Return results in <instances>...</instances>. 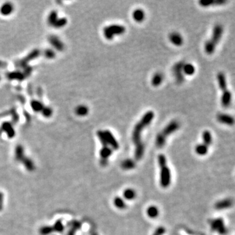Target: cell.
Instances as JSON below:
<instances>
[{
	"instance_id": "cell-1",
	"label": "cell",
	"mask_w": 235,
	"mask_h": 235,
	"mask_svg": "<svg viewBox=\"0 0 235 235\" xmlns=\"http://www.w3.org/2000/svg\"><path fill=\"white\" fill-rule=\"evenodd\" d=\"M154 113L152 111H148L146 112L142 119L137 123L133 131V141L135 147H138L144 145L141 141V133L146 126H148L154 119Z\"/></svg>"
},
{
	"instance_id": "cell-2",
	"label": "cell",
	"mask_w": 235,
	"mask_h": 235,
	"mask_svg": "<svg viewBox=\"0 0 235 235\" xmlns=\"http://www.w3.org/2000/svg\"><path fill=\"white\" fill-rule=\"evenodd\" d=\"M223 32V29L222 25L217 24V25L214 26L211 39L206 42L204 45L205 52H207L208 54H212L214 52L215 47H216L219 41L221 40Z\"/></svg>"
},
{
	"instance_id": "cell-3",
	"label": "cell",
	"mask_w": 235,
	"mask_h": 235,
	"mask_svg": "<svg viewBox=\"0 0 235 235\" xmlns=\"http://www.w3.org/2000/svg\"><path fill=\"white\" fill-rule=\"evenodd\" d=\"M125 32V28L121 25H113L108 26L103 29V34L105 37L108 40H112L114 35H121Z\"/></svg>"
},
{
	"instance_id": "cell-4",
	"label": "cell",
	"mask_w": 235,
	"mask_h": 235,
	"mask_svg": "<svg viewBox=\"0 0 235 235\" xmlns=\"http://www.w3.org/2000/svg\"><path fill=\"white\" fill-rule=\"evenodd\" d=\"M185 64L184 61H180L176 63L172 68L173 74L175 78L177 84H181L184 82V75L183 74V67Z\"/></svg>"
},
{
	"instance_id": "cell-5",
	"label": "cell",
	"mask_w": 235,
	"mask_h": 235,
	"mask_svg": "<svg viewBox=\"0 0 235 235\" xmlns=\"http://www.w3.org/2000/svg\"><path fill=\"white\" fill-rule=\"evenodd\" d=\"M171 176L170 170L167 166H165L161 168L160 173V184L161 187L164 188H167L170 184Z\"/></svg>"
},
{
	"instance_id": "cell-6",
	"label": "cell",
	"mask_w": 235,
	"mask_h": 235,
	"mask_svg": "<svg viewBox=\"0 0 235 235\" xmlns=\"http://www.w3.org/2000/svg\"><path fill=\"white\" fill-rule=\"evenodd\" d=\"M210 225H211V229L212 231H218L220 234L224 235L227 232V229L225 227L223 220L222 218L213 220Z\"/></svg>"
},
{
	"instance_id": "cell-7",
	"label": "cell",
	"mask_w": 235,
	"mask_h": 235,
	"mask_svg": "<svg viewBox=\"0 0 235 235\" xmlns=\"http://www.w3.org/2000/svg\"><path fill=\"white\" fill-rule=\"evenodd\" d=\"M179 127L180 124L177 121H171L170 123L165 127L163 130L160 132V133L165 138H166V136H168L169 135L174 133V132L179 128Z\"/></svg>"
},
{
	"instance_id": "cell-8",
	"label": "cell",
	"mask_w": 235,
	"mask_h": 235,
	"mask_svg": "<svg viewBox=\"0 0 235 235\" xmlns=\"http://www.w3.org/2000/svg\"><path fill=\"white\" fill-rule=\"evenodd\" d=\"M104 132V135L108 144H110L111 147L114 150H118L119 148V144L118 143L116 139L114 138V135H112L111 132L109 130H106Z\"/></svg>"
},
{
	"instance_id": "cell-9",
	"label": "cell",
	"mask_w": 235,
	"mask_h": 235,
	"mask_svg": "<svg viewBox=\"0 0 235 235\" xmlns=\"http://www.w3.org/2000/svg\"><path fill=\"white\" fill-rule=\"evenodd\" d=\"M217 120L223 124H227L228 125H233L234 124V118L229 114L220 113L217 115Z\"/></svg>"
},
{
	"instance_id": "cell-10",
	"label": "cell",
	"mask_w": 235,
	"mask_h": 235,
	"mask_svg": "<svg viewBox=\"0 0 235 235\" xmlns=\"http://www.w3.org/2000/svg\"><path fill=\"white\" fill-rule=\"evenodd\" d=\"M169 40L175 46H181L183 44V38L177 32L171 33L169 35Z\"/></svg>"
},
{
	"instance_id": "cell-11",
	"label": "cell",
	"mask_w": 235,
	"mask_h": 235,
	"mask_svg": "<svg viewBox=\"0 0 235 235\" xmlns=\"http://www.w3.org/2000/svg\"><path fill=\"white\" fill-rule=\"evenodd\" d=\"M217 79L219 87L221 90L223 91L227 90V80L224 73L222 72L218 73L217 75Z\"/></svg>"
},
{
	"instance_id": "cell-12",
	"label": "cell",
	"mask_w": 235,
	"mask_h": 235,
	"mask_svg": "<svg viewBox=\"0 0 235 235\" xmlns=\"http://www.w3.org/2000/svg\"><path fill=\"white\" fill-rule=\"evenodd\" d=\"M222 105L223 107L227 108L229 106L231 102V93L229 90H225L223 91L222 96Z\"/></svg>"
},
{
	"instance_id": "cell-13",
	"label": "cell",
	"mask_w": 235,
	"mask_h": 235,
	"mask_svg": "<svg viewBox=\"0 0 235 235\" xmlns=\"http://www.w3.org/2000/svg\"><path fill=\"white\" fill-rule=\"evenodd\" d=\"M233 204V201L231 199H224L217 202L215 204V208L217 210H223L231 207Z\"/></svg>"
},
{
	"instance_id": "cell-14",
	"label": "cell",
	"mask_w": 235,
	"mask_h": 235,
	"mask_svg": "<svg viewBox=\"0 0 235 235\" xmlns=\"http://www.w3.org/2000/svg\"><path fill=\"white\" fill-rule=\"evenodd\" d=\"M48 40L51 45L53 47H54V48L58 49V50H62L63 49V44L60 41V39L56 36H50L48 38Z\"/></svg>"
},
{
	"instance_id": "cell-15",
	"label": "cell",
	"mask_w": 235,
	"mask_h": 235,
	"mask_svg": "<svg viewBox=\"0 0 235 235\" xmlns=\"http://www.w3.org/2000/svg\"><path fill=\"white\" fill-rule=\"evenodd\" d=\"M145 14L143 9H137L133 13V18L137 22H142L144 19Z\"/></svg>"
},
{
	"instance_id": "cell-16",
	"label": "cell",
	"mask_w": 235,
	"mask_h": 235,
	"mask_svg": "<svg viewBox=\"0 0 235 235\" xmlns=\"http://www.w3.org/2000/svg\"><path fill=\"white\" fill-rule=\"evenodd\" d=\"M13 11V6L11 3H4L2 6L1 9H0V12L3 14V15H9L11 14Z\"/></svg>"
},
{
	"instance_id": "cell-17",
	"label": "cell",
	"mask_w": 235,
	"mask_h": 235,
	"mask_svg": "<svg viewBox=\"0 0 235 235\" xmlns=\"http://www.w3.org/2000/svg\"><path fill=\"white\" fill-rule=\"evenodd\" d=\"M121 168L124 170H130L133 169L135 167L136 163L134 161L130 159H127L124 160L123 162L121 163Z\"/></svg>"
},
{
	"instance_id": "cell-18",
	"label": "cell",
	"mask_w": 235,
	"mask_h": 235,
	"mask_svg": "<svg viewBox=\"0 0 235 235\" xmlns=\"http://www.w3.org/2000/svg\"><path fill=\"white\" fill-rule=\"evenodd\" d=\"M163 79V75L160 73H157L154 75L152 79H151V84L155 87L159 86L161 84V82H162Z\"/></svg>"
},
{
	"instance_id": "cell-19",
	"label": "cell",
	"mask_w": 235,
	"mask_h": 235,
	"mask_svg": "<svg viewBox=\"0 0 235 235\" xmlns=\"http://www.w3.org/2000/svg\"><path fill=\"white\" fill-rule=\"evenodd\" d=\"M39 55V50H37L33 51L32 53L29 54L27 56V58H24V60H22L21 62V66H25L26 65V63H27L28 62L33 60V59L37 57Z\"/></svg>"
},
{
	"instance_id": "cell-20",
	"label": "cell",
	"mask_w": 235,
	"mask_h": 235,
	"mask_svg": "<svg viewBox=\"0 0 235 235\" xmlns=\"http://www.w3.org/2000/svg\"><path fill=\"white\" fill-rule=\"evenodd\" d=\"M195 71V68L194 65L191 63H185L183 67V74L186 75H192Z\"/></svg>"
},
{
	"instance_id": "cell-21",
	"label": "cell",
	"mask_w": 235,
	"mask_h": 235,
	"mask_svg": "<svg viewBox=\"0 0 235 235\" xmlns=\"http://www.w3.org/2000/svg\"><path fill=\"white\" fill-rule=\"evenodd\" d=\"M203 140L204 143L203 144L208 147V146H210L212 144V135L209 131H205L203 132Z\"/></svg>"
},
{
	"instance_id": "cell-22",
	"label": "cell",
	"mask_w": 235,
	"mask_h": 235,
	"mask_svg": "<svg viewBox=\"0 0 235 235\" xmlns=\"http://www.w3.org/2000/svg\"><path fill=\"white\" fill-rule=\"evenodd\" d=\"M147 214L151 218H155L159 215V210L155 206H150L147 210Z\"/></svg>"
},
{
	"instance_id": "cell-23",
	"label": "cell",
	"mask_w": 235,
	"mask_h": 235,
	"mask_svg": "<svg viewBox=\"0 0 235 235\" xmlns=\"http://www.w3.org/2000/svg\"><path fill=\"white\" fill-rule=\"evenodd\" d=\"M112 154V150L109 146L107 147H103L102 149L100 151V155L102 159L107 160V158L110 157Z\"/></svg>"
},
{
	"instance_id": "cell-24",
	"label": "cell",
	"mask_w": 235,
	"mask_h": 235,
	"mask_svg": "<svg viewBox=\"0 0 235 235\" xmlns=\"http://www.w3.org/2000/svg\"><path fill=\"white\" fill-rule=\"evenodd\" d=\"M195 151L199 155H204L208 152V146L204 144H200L195 147Z\"/></svg>"
},
{
	"instance_id": "cell-25",
	"label": "cell",
	"mask_w": 235,
	"mask_h": 235,
	"mask_svg": "<svg viewBox=\"0 0 235 235\" xmlns=\"http://www.w3.org/2000/svg\"><path fill=\"white\" fill-rule=\"evenodd\" d=\"M166 138L161 135L160 133L157 135L155 139V145L158 148H162L165 144Z\"/></svg>"
},
{
	"instance_id": "cell-26",
	"label": "cell",
	"mask_w": 235,
	"mask_h": 235,
	"mask_svg": "<svg viewBox=\"0 0 235 235\" xmlns=\"http://www.w3.org/2000/svg\"><path fill=\"white\" fill-rule=\"evenodd\" d=\"M2 129L7 132L9 137H13L14 136V131L11 124L8 123V122L3 123L2 125Z\"/></svg>"
},
{
	"instance_id": "cell-27",
	"label": "cell",
	"mask_w": 235,
	"mask_h": 235,
	"mask_svg": "<svg viewBox=\"0 0 235 235\" xmlns=\"http://www.w3.org/2000/svg\"><path fill=\"white\" fill-rule=\"evenodd\" d=\"M8 78L9 79H16V80H23L25 76H24V74L21 73V72H13V73H10L7 75Z\"/></svg>"
},
{
	"instance_id": "cell-28",
	"label": "cell",
	"mask_w": 235,
	"mask_h": 235,
	"mask_svg": "<svg viewBox=\"0 0 235 235\" xmlns=\"http://www.w3.org/2000/svg\"><path fill=\"white\" fill-rule=\"evenodd\" d=\"M123 195L124 197L127 200H133L136 197V193L133 189H127L124 192Z\"/></svg>"
},
{
	"instance_id": "cell-29",
	"label": "cell",
	"mask_w": 235,
	"mask_h": 235,
	"mask_svg": "<svg viewBox=\"0 0 235 235\" xmlns=\"http://www.w3.org/2000/svg\"><path fill=\"white\" fill-rule=\"evenodd\" d=\"M114 204L115 207L116 208L121 209V210H123V209L126 208V204L124 202V200L119 197H117L114 198Z\"/></svg>"
},
{
	"instance_id": "cell-30",
	"label": "cell",
	"mask_w": 235,
	"mask_h": 235,
	"mask_svg": "<svg viewBox=\"0 0 235 235\" xmlns=\"http://www.w3.org/2000/svg\"><path fill=\"white\" fill-rule=\"evenodd\" d=\"M76 113L77 115L83 116H86L88 113V109L84 105H80L76 109Z\"/></svg>"
},
{
	"instance_id": "cell-31",
	"label": "cell",
	"mask_w": 235,
	"mask_h": 235,
	"mask_svg": "<svg viewBox=\"0 0 235 235\" xmlns=\"http://www.w3.org/2000/svg\"><path fill=\"white\" fill-rule=\"evenodd\" d=\"M31 106L32 109L35 112H40L43 109V105L41 102L38 101H33L31 103Z\"/></svg>"
},
{
	"instance_id": "cell-32",
	"label": "cell",
	"mask_w": 235,
	"mask_h": 235,
	"mask_svg": "<svg viewBox=\"0 0 235 235\" xmlns=\"http://www.w3.org/2000/svg\"><path fill=\"white\" fill-rule=\"evenodd\" d=\"M58 20V14L56 11H52L50 14H49V17L48 18V24L51 26H53L54 23L56 22Z\"/></svg>"
},
{
	"instance_id": "cell-33",
	"label": "cell",
	"mask_w": 235,
	"mask_h": 235,
	"mask_svg": "<svg viewBox=\"0 0 235 235\" xmlns=\"http://www.w3.org/2000/svg\"><path fill=\"white\" fill-rule=\"evenodd\" d=\"M97 136L99 137V139L101 140V143L103 145V147H107L108 146V143L106 142V140L105 139V136L104 135V132L102 131L101 130L97 131Z\"/></svg>"
},
{
	"instance_id": "cell-34",
	"label": "cell",
	"mask_w": 235,
	"mask_h": 235,
	"mask_svg": "<svg viewBox=\"0 0 235 235\" xmlns=\"http://www.w3.org/2000/svg\"><path fill=\"white\" fill-rule=\"evenodd\" d=\"M67 24V20L65 18H58L56 22L54 24V27L60 28L64 26L65 24Z\"/></svg>"
},
{
	"instance_id": "cell-35",
	"label": "cell",
	"mask_w": 235,
	"mask_h": 235,
	"mask_svg": "<svg viewBox=\"0 0 235 235\" xmlns=\"http://www.w3.org/2000/svg\"><path fill=\"white\" fill-rule=\"evenodd\" d=\"M158 163L160 168H162L166 165V159L163 154H160L158 155Z\"/></svg>"
},
{
	"instance_id": "cell-36",
	"label": "cell",
	"mask_w": 235,
	"mask_h": 235,
	"mask_svg": "<svg viewBox=\"0 0 235 235\" xmlns=\"http://www.w3.org/2000/svg\"><path fill=\"white\" fill-rule=\"evenodd\" d=\"M214 0H201L199 2V4L203 7H207L214 5Z\"/></svg>"
},
{
	"instance_id": "cell-37",
	"label": "cell",
	"mask_w": 235,
	"mask_h": 235,
	"mask_svg": "<svg viewBox=\"0 0 235 235\" xmlns=\"http://www.w3.org/2000/svg\"><path fill=\"white\" fill-rule=\"evenodd\" d=\"M41 112L43 113V115L47 118L50 117L52 114V110L49 107H43Z\"/></svg>"
},
{
	"instance_id": "cell-38",
	"label": "cell",
	"mask_w": 235,
	"mask_h": 235,
	"mask_svg": "<svg viewBox=\"0 0 235 235\" xmlns=\"http://www.w3.org/2000/svg\"><path fill=\"white\" fill-rule=\"evenodd\" d=\"M45 56L47 58H53L55 56V53H54V52L53 50H50V49H48V50H45Z\"/></svg>"
},
{
	"instance_id": "cell-39",
	"label": "cell",
	"mask_w": 235,
	"mask_h": 235,
	"mask_svg": "<svg viewBox=\"0 0 235 235\" xmlns=\"http://www.w3.org/2000/svg\"><path fill=\"white\" fill-rule=\"evenodd\" d=\"M165 233V229L163 227H159L155 230L153 235H163Z\"/></svg>"
},
{
	"instance_id": "cell-40",
	"label": "cell",
	"mask_w": 235,
	"mask_h": 235,
	"mask_svg": "<svg viewBox=\"0 0 235 235\" xmlns=\"http://www.w3.org/2000/svg\"><path fill=\"white\" fill-rule=\"evenodd\" d=\"M226 3V1L225 0H214V5H218V6H219V5H222V4H224Z\"/></svg>"
}]
</instances>
